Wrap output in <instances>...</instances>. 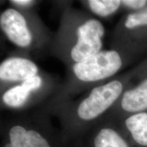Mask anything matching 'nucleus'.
I'll return each mask as SVG.
<instances>
[{"label":"nucleus","instance_id":"nucleus-1","mask_svg":"<svg viewBox=\"0 0 147 147\" xmlns=\"http://www.w3.org/2000/svg\"><path fill=\"white\" fill-rule=\"evenodd\" d=\"M122 65L120 55L115 51H102L94 56L73 65L78 80L93 82L113 76Z\"/></svg>","mask_w":147,"mask_h":147},{"label":"nucleus","instance_id":"nucleus-2","mask_svg":"<svg viewBox=\"0 0 147 147\" xmlns=\"http://www.w3.org/2000/svg\"><path fill=\"white\" fill-rule=\"evenodd\" d=\"M122 91L123 84L119 80L95 87L79 104L77 110L79 118L84 121L96 119L113 105Z\"/></svg>","mask_w":147,"mask_h":147},{"label":"nucleus","instance_id":"nucleus-3","mask_svg":"<svg viewBox=\"0 0 147 147\" xmlns=\"http://www.w3.org/2000/svg\"><path fill=\"white\" fill-rule=\"evenodd\" d=\"M105 29L102 23L96 19H89L82 24L77 30L76 43L71 50V57L79 63L100 52Z\"/></svg>","mask_w":147,"mask_h":147},{"label":"nucleus","instance_id":"nucleus-4","mask_svg":"<svg viewBox=\"0 0 147 147\" xmlns=\"http://www.w3.org/2000/svg\"><path fill=\"white\" fill-rule=\"evenodd\" d=\"M0 26L9 40L19 47H29L32 41L27 21L23 14L13 8L3 11L0 16Z\"/></svg>","mask_w":147,"mask_h":147},{"label":"nucleus","instance_id":"nucleus-5","mask_svg":"<svg viewBox=\"0 0 147 147\" xmlns=\"http://www.w3.org/2000/svg\"><path fill=\"white\" fill-rule=\"evenodd\" d=\"M38 72L36 64L25 58H8L0 65V78L5 81H24L36 76Z\"/></svg>","mask_w":147,"mask_h":147},{"label":"nucleus","instance_id":"nucleus-6","mask_svg":"<svg viewBox=\"0 0 147 147\" xmlns=\"http://www.w3.org/2000/svg\"><path fill=\"white\" fill-rule=\"evenodd\" d=\"M42 78L38 75L24 80L20 85H16L3 93L2 99L5 105L12 108L23 106L30 93L42 86Z\"/></svg>","mask_w":147,"mask_h":147},{"label":"nucleus","instance_id":"nucleus-7","mask_svg":"<svg viewBox=\"0 0 147 147\" xmlns=\"http://www.w3.org/2000/svg\"><path fill=\"white\" fill-rule=\"evenodd\" d=\"M9 138L10 142L3 147H51L39 132L27 130L21 125H15L10 129Z\"/></svg>","mask_w":147,"mask_h":147},{"label":"nucleus","instance_id":"nucleus-8","mask_svg":"<svg viewBox=\"0 0 147 147\" xmlns=\"http://www.w3.org/2000/svg\"><path fill=\"white\" fill-rule=\"evenodd\" d=\"M121 107L129 113H137L147 110V79L138 87L123 94Z\"/></svg>","mask_w":147,"mask_h":147},{"label":"nucleus","instance_id":"nucleus-9","mask_svg":"<svg viewBox=\"0 0 147 147\" xmlns=\"http://www.w3.org/2000/svg\"><path fill=\"white\" fill-rule=\"evenodd\" d=\"M125 125L134 140L147 146V113H139L131 116L127 119Z\"/></svg>","mask_w":147,"mask_h":147},{"label":"nucleus","instance_id":"nucleus-10","mask_svg":"<svg viewBox=\"0 0 147 147\" xmlns=\"http://www.w3.org/2000/svg\"><path fill=\"white\" fill-rule=\"evenodd\" d=\"M94 147H129L127 143L115 130L102 129L94 140Z\"/></svg>","mask_w":147,"mask_h":147},{"label":"nucleus","instance_id":"nucleus-11","mask_svg":"<svg viewBox=\"0 0 147 147\" xmlns=\"http://www.w3.org/2000/svg\"><path fill=\"white\" fill-rule=\"evenodd\" d=\"M90 9L95 14L105 17L116 12L120 6L119 0H90L88 1Z\"/></svg>","mask_w":147,"mask_h":147},{"label":"nucleus","instance_id":"nucleus-12","mask_svg":"<svg viewBox=\"0 0 147 147\" xmlns=\"http://www.w3.org/2000/svg\"><path fill=\"white\" fill-rule=\"evenodd\" d=\"M125 25L127 28L133 29L136 27L147 25V8L140 12L128 15Z\"/></svg>","mask_w":147,"mask_h":147},{"label":"nucleus","instance_id":"nucleus-13","mask_svg":"<svg viewBox=\"0 0 147 147\" xmlns=\"http://www.w3.org/2000/svg\"><path fill=\"white\" fill-rule=\"evenodd\" d=\"M147 1L144 0H124L121 1V3L129 7V8L134 9H140L145 6Z\"/></svg>","mask_w":147,"mask_h":147},{"label":"nucleus","instance_id":"nucleus-14","mask_svg":"<svg viewBox=\"0 0 147 147\" xmlns=\"http://www.w3.org/2000/svg\"><path fill=\"white\" fill-rule=\"evenodd\" d=\"M10 2L16 5L25 6V5H29L32 4L34 2V1H30V0H14V1H10Z\"/></svg>","mask_w":147,"mask_h":147}]
</instances>
